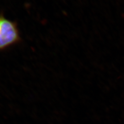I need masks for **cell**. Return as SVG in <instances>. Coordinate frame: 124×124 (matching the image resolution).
<instances>
[{"label":"cell","instance_id":"obj_1","mask_svg":"<svg viewBox=\"0 0 124 124\" xmlns=\"http://www.w3.org/2000/svg\"><path fill=\"white\" fill-rule=\"evenodd\" d=\"M20 41V35L16 23L0 15V51Z\"/></svg>","mask_w":124,"mask_h":124}]
</instances>
